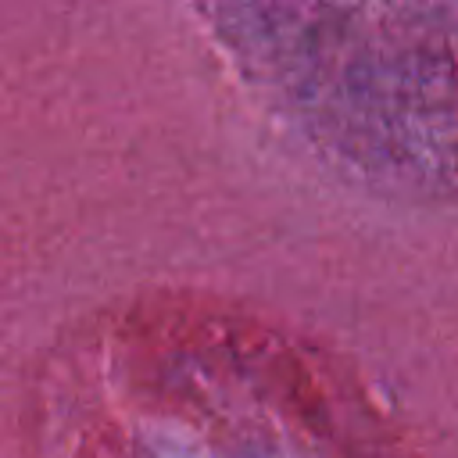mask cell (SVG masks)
Returning <instances> with one entry per match:
<instances>
[{
  "label": "cell",
  "mask_w": 458,
  "mask_h": 458,
  "mask_svg": "<svg viewBox=\"0 0 458 458\" xmlns=\"http://www.w3.org/2000/svg\"><path fill=\"white\" fill-rule=\"evenodd\" d=\"M279 118L369 182L458 193V4L204 7Z\"/></svg>",
  "instance_id": "6da1fadb"
}]
</instances>
